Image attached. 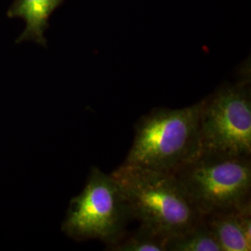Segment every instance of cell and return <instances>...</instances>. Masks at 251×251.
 <instances>
[{"mask_svg": "<svg viewBox=\"0 0 251 251\" xmlns=\"http://www.w3.org/2000/svg\"><path fill=\"white\" fill-rule=\"evenodd\" d=\"M131 219L117 181L111 174L94 168L80 195L73 198L63 229L75 238L99 239L107 246L126 233Z\"/></svg>", "mask_w": 251, "mask_h": 251, "instance_id": "5", "label": "cell"}, {"mask_svg": "<svg viewBox=\"0 0 251 251\" xmlns=\"http://www.w3.org/2000/svg\"><path fill=\"white\" fill-rule=\"evenodd\" d=\"M223 251H251V204L203 216Z\"/></svg>", "mask_w": 251, "mask_h": 251, "instance_id": "6", "label": "cell"}, {"mask_svg": "<svg viewBox=\"0 0 251 251\" xmlns=\"http://www.w3.org/2000/svg\"><path fill=\"white\" fill-rule=\"evenodd\" d=\"M111 175L132 218L168 240L202 221L173 173L124 162Z\"/></svg>", "mask_w": 251, "mask_h": 251, "instance_id": "1", "label": "cell"}, {"mask_svg": "<svg viewBox=\"0 0 251 251\" xmlns=\"http://www.w3.org/2000/svg\"><path fill=\"white\" fill-rule=\"evenodd\" d=\"M63 0H15L9 10V17L23 18L26 26L18 41L35 40L46 45L44 32L49 18Z\"/></svg>", "mask_w": 251, "mask_h": 251, "instance_id": "7", "label": "cell"}, {"mask_svg": "<svg viewBox=\"0 0 251 251\" xmlns=\"http://www.w3.org/2000/svg\"><path fill=\"white\" fill-rule=\"evenodd\" d=\"M168 239L140 225L131 233H126L117 242L107 245L108 251H167Z\"/></svg>", "mask_w": 251, "mask_h": 251, "instance_id": "9", "label": "cell"}, {"mask_svg": "<svg viewBox=\"0 0 251 251\" xmlns=\"http://www.w3.org/2000/svg\"><path fill=\"white\" fill-rule=\"evenodd\" d=\"M172 173L202 216L251 202V156L199 152Z\"/></svg>", "mask_w": 251, "mask_h": 251, "instance_id": "3", "label": "cell"}, {"mask_svg": "<svg viewBox=\"0 0 251 251\" xmlns=\"http://www.w3.org/2000/svg\"><path fill=\"white\" fill-rule=\"evenodd\" d=\"M167 251H223L203 218L200 223L183 233L171 237Z\"/></svg>", "mask_w": 251, "mask_h": 251, "instance_id": "8", "label": "cell"}, {"mask_svg": "<svg viewBox=\"0 0 251 251\" xmlns=\"http://www.w3.org/2000/svg\"><path fill=\"white\" fill-rule=\"evenodd\" d=\"M200 152L251 155L250 78L225 85L201 100Z\"/></svg>", "mask_w": 251, "mask_h": 251, "instance_id": "4", "label": "cell"}, {"mask_svg": "<svg viewBox=\"0 0 251 251\" xmlns=\"http://www.w3.org/2000/svg\"><path fill=\"white\" fill-rule=\"evenodd\" d=\"M201 100L179 109L154 108L135 125L133 144L126 163L174 172L200 152Z\"/></svg>", "mask_w": 251, "mask_h": 251, "instance_id": "2", "label": "cell"}]
</instances>
